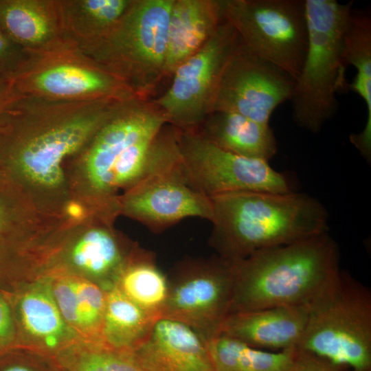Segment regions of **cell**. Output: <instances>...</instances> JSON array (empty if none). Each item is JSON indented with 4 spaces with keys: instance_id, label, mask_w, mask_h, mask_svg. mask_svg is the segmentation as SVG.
<instances>
[{
    "instance_id": "6da1fadb",
    "label": "cell",
    "mask_w": 371,
    "mask_h": 371,
    "mask_svg": "<svg viewBox=\"0 0 371 371\" xmlns=\"http://www.w3.org/2000/svg\"><path fill=\"white\" fill-rule=\"evenodd\" d=\"M210 198L209 245L229 262L328 232L325 207L307 194L245 191Z\"/></svg>"
},
{
    "instance_id": "7a4b0ae2",
    "label": "cell",
    "mask_w": 371,
    "mask_h": 371,
    "mask_svg": "<svg viewBox=\"0 0 371 371\" xmlns=\"http://www.w3.org/2000/svg\"><path fill=\"white\" fill-rule=\"evenodd\" d=\"M339 260V247L327 232L232 262L235 282L229 313L308 305L340 271Z\"/></svg>"
},
{
    "instance_id": "3957f363",
    "label": "cell",
    "mask_w": 371,
    "mask_h": 371,
    "mask_svg": "<svg viewBox=\"0 0 371 371\" xmlns=\"http://www.w3.org/2000/svg\"><path fill=\"white\" fill-rule=\"evenodd\" d=\"M126 104L115 98L47 99L46 125L38 131L20 136L0 123V151L35 183L58 186L63 181L64 159L78 151Z\"/></svg>"
},
{
    "instance_id": "277c9868",
    "label": "cell",
    "mask_w": 371,
    "mask_h": 371,
    "mask_svg": "<svg viewBox=\"0 0 371 371\" xmlns=\"http://www.w3.org/2000/svg\"><path fill=\"white\" fill-rule=\"evenodd\" d=\"M297 348L341 371H371V291L345 271L308 304Z\"/></svg>"
},
{
    "instance_id": "5b68a950",
    "label": "cell",
    "mask_w": 371,
    "mask_h": 371,
    "mask_svg": "<svg viewBox=\"0 0 371 371\" xmlns=\"http://www.w3.org/2000/svg\"><path fill=\"white\" fill-rule=\"evenodd\" d=\"M308 32L306 54L291 97L292 120L319 132L337 113L338 90L346 87L343 39L352 1L304 0Z\"/></svg>"
},
{
    "instance_id": "8992f818",
    "label": "cell",
    "mask_w": 371,
    "mask_h": 371,
    "mask_svg": "<svg viewBox=\"0 0 371 371\" xmlns=\"http://www.w3.org/2000/svg\"><path fill=\"white\" fill-rule=\"evenodd\" d=\"M174 0L133 1L106 34L79 48L132 91L164 74L168 27Z\"/></svg>"
},
{
    "instance_id": "52a82bcc",
    "label": "cell",
    "mask_w": 371,
    "mask_h": 371,
    "mask_svg": "<svg viewBox=\"0 0 371 371\" xmlns=\"http://www.w3.org/2000/svg\"><path fill=\"white\" fill-rule=\"evenodd\" d=\"M27 54L13 79L22 95L59 100L129 99L131 91L126 85L67 37Z\"/></svg>"
},
{
    "instance_id": "ba28073f",
    "label": "cell",
    "mask_w": 371,
    "mask_h": 371,
    "mask_svg": "<svg viewBox=\"0 0 371 371\" xmlns=\"http://www.w3.org/2000/svg\"><path fill=\"white\" fill-rule=\"evenodd\" d=\"M221 4L222 16L235 28L245 48L295 80L308 47L304 0H229Z\"/></svg>"
},
{
    "instance_id": "9c48e42d",
    "label": "cell",
    "mask_w": 371,
    "mask_h": 371,
    "mask_svg": "<svg viewBox=\"0 0 371 371\" xmlns=\"http://www.w3.org/2000/svg\"><path fill=\"white\" fill-rule=\"evenodd\" d=\"M161 319L181 323L203 341L217 335L229 313L235 271L232 262L216 254L185 258L172 268Z\"/></svg>"
},
{
    "instance_id": "30bf717a",
    "label": "cell",
    "mask_w": 371,
    "mask_h": 371,
    "mask_svg": "<svg viewBox=\"0 0 371 371\" xmlns=\"http://www.w3.org/2000/svg\"><path fill=\"white\" fill-rule=\"evenodd\" d=\"M179 147L189 181L208 197L245 191L291 192L286 178L268 161L225 150L194 129L179 131Z\"/></svg>"
},
{
    "instance_id": "8fae6325",
    "label": "cell",
    "mask_w": 371,
    "mask_h": 371,
    "mask_svg": "<svg viewBox=\"0 0 371 371\" xmlns=\"http://www.w3.org/2000/svg\"><path fill=\"white\" fill-rule=\"evenodd\" d=\"M242 45L227 20L194 54L175 70L170 87L157 102L159 110L180 130H191L210 112L224 69Z\"/></svg>"
},
{
    "instance_id": "7c38bea8",
    "label": "cell",
    "mask_w": 371,
    "mask_h": 371,
    "mask_svg": "<svg viewBox=\"0 0 371 371\" xmlns=\"http://www.w3.org/2000/svg\"><path fill=\"white\" fill-rule=\"evenodd\" d=\"M294 85L289 75L250 53L242 44L223 71L210 113L234 112L269 124L273 111L291 99Z\"/></svg>"
},
{
    "instance_id": "4fadbf2b",
    "label": "cell",
    "mask_w": 371,
    "mask_h": 371,
    "mask_svg": "<svg viewBox=\"0 0 371 371\" xmlns=\"http://www.w3.org/2000/svg\"><path fill=\"white\" fill-rule=\"evenodd\" d=\"M122 207L155 233L187 218L210 221L212 216L210 198L192 186L181 157L131 188L122 199Z\"/></svg>"
},
{
    "instance_id": "5bb4252c",
    "label": "cell",
    "mask_w": 371,
    "mask_h": 371,
    "mask_svg": "<svg viewBox=\"0 0 371 371\" xmlns=\"http://www.w3.org/2000/svg\"><path fill=\"white\" fill-rule=\"evenodd\" d=\"M167 120L159 109L126 104L97 132L85 160L93 188L110 194V175L117 159L132 145L158 133Z\"/></svg>"
},
{
    "instance_id": "9a60e30c",
    "label": "cell",
    "mask_w": 371,
    "mask_h": 371,
    "mask_svg": "<svg viewBox=\"0 0 371 371\" xmlns=\"http://www.w3.org/2000/svg\"><path fill=\"white\" fill-rule=\"evenodd\" d=\"M308 317V305L275 306L229 313L220 333L252 347L280 351L297 348Z\"/></svg>"
},
{
    "instance_id": "2e32d148",
    "label": "cell",
    "mask_w": 371,
    "mask_h": 371,
    "mask_svg": "<svg viewBox=\"0 0 371 371\" xmlns=\"http://www.w3.org/2000/svg\"><path fill=\"white\" fill-rule=\"evenodd\" d=\"M146 371H215L204 341L189 327L159 319L133 352Z\"/></svg>"
},
{
    "instance_id": "e0dca14e",
    "label": "cell",
    "mask_w": 371,
    "mask_h": 371,
    "mask_svg": "<svg viewBox=\"0 0 371 371\" xmlns=\"http://www.w3.org/2000/svg\"><path fill=\"white\" fill-rule=\"evenodd\" d=\"M221 17V1H175L169 18L164 74L174 72L201 49L220 25Z\"/></svg>"
},
{
    "instance_id": "ac0fdd59",
    "label": "cell",
    "mask_w": 371,
    "mask_h": 371,
    "mask_svg": "<svg viewBox=\"0 0 371 371\" xmlns=\"http://www.w3.org/2000/svg\"><path fill=\"white\" fill-rule=\"evenodd\" d=\"M0 25L27 53L65 38L59 1L0 0Z\"/></svg>"
},
{
    "instance_id": "d6986e66",
    "label": "cell",
    "mask_w": 371,
    "mask_h": 371,
    "mask_svg": "<svg viewBox=\"0 0 371 371\" xmlns=\"http://www.w3.org/2000/svg\"><path fill=\"white\" fill-rule=\"evenodd\" d=\"M197 131L217 146L247 157L269 161L278 145L269 124L230 111H212Z\"/></svg>"
},
{
    "instance_id": "ffe728a7",
    "label": "cell",
    "mask_w": 371,
    "mask_h": 371,
    "mask_svg": "<svg viewBox=\"0 0 371 371\" xmlns=\"http://www.w3.org/2000/svg\"><path fill=\"white\" fill-rule=\"evenodd\" d=\"M343 60L357 70L346 87L365 102L367 120L363 131L350 135V142L363 157L371 155V19L352 11L343 39Z\"/></svg>"
},
{
    "instance_id": "44dd1931",
    "label": "cell",
    "mask_w": 371,
    "mask_h": 371,
    "mask_svg": "<svg viewBox=\"0 0 371 371\" xmlns=\"http://www.w3.org/2000/svg\"><path fill=\"white\" fill-rule=\"evenodd\" d=\"M159 319L114 285L106 291L102 346L115 350L133 352L148 338Z\"/></svg>"
},
{
    "instance_id": "7402d4cb",
    "label": "cell",
    "mask_w": 371,
    "mask_h": 371,
    "mask_svg": "<svg viewBox=\"0 0 371 371\" xmlns=\"http://www.w3.org/2000/svg\"><path fill=\"white\" fill-rule=\"evenodd\" d=\"M215 371H291L297 348L269 351L223 333L204 341Z\"/></svg>"
},
{
    "instance_id": "603a6c76",
    "label": "cell",
    "mask_w": 371,
    "mask_h": 371,
    "mask_svg": "<svg viewBox=\"0 0 371 371\" xmlns=\"http://www.w3.org/2000/svg\"><path fill=\"white\" fill-rule=\"evenodd\" d=\"M52 288L66 323L101 338L106 291L93 282L76 277L61 279Z\"/></svg>"
},
{
    "instance_id": "cb8c5ba5",
    "label": "cell",
    "mask_w": 371,
    "mask_h": 371,
    "mask_svg": "<svg viewBox=\"0 0 371 371\" xmlns=\"http://www.w3.org/2000/svg\"><path fill=\"white\" fill-rule=\"evenodd\" d=\"M115 285L142 309L161 319L168 295V278L157 265L153 251L137 247Z\"/></svg>"
},
{
    "instance_id": "d4e9b609",
    "label": "cell",
    "mask_w": 371,
    "mask_h": 371,
    "mask_svg": "<svg viewBox=\"0 0 371 371\" xmlns=\"http://www.w3.org/2000/svg\"><path fill=\"white\" fill-rule=\"evenodd\" d=\"M132 1H59L65 36L80 45L109 31L122 18Z\"/></svg>"
},
{
    "instance_id": "484cf974",
    "label": "cell",
    "mask_w": 371,
    "mask_h": 371,
    "mask_svg": "<svg viewBox=\"0 0 371 371\" xmlns=\"http://www.w3.org/2000/svg\"><path fill=\"white\" fill-rule=\"evenodd\" d=\"M133 252L128 256L112 232L96 227L87 232L76 242L71 260L78 269L106 282L110 289L115 284Z\"/></svg>"
},
{
    "instance_id": "4316f807",
    "label": "cell",
    "mask_w": 371,
    "mask_h": 371,
    "mask_svg": "<svg viewBox=\"0 0 371 371\" xmlns=\"http://www.w3.org/2000/svg\"><path fill=\"white\" fill-rule=\"evenodd\" d=\"M19 313L26 331L49 348L56 347L66 337V322L48 284L36 285L26 291L20 300Z\"/></svg>"
},
{
    "instance_id": "83f0119b",
    "label": "cell",
    "mask_w": 371,
    "mask_h": 371,
    "mask_svg": "<svg viewBox=\"0 0 371 371\" xmlns=\"http://www.w3.org/2000/svg\"><path fill=\"white\" fill-rule=\"evenodd\" d=\"M66 371H146L133 352L99 347L65 360Z\"/></svg>"
},
{
    "instance_id": "f1b7e54d",
    "label": "cell",
    "mask_w": 371,
    "mask_h": 371,
    "mask_svg": "<svg viewBox=\"0 0 371 371\" xmlns=\"http://www.w3.org/2000/svg\"><path fill=\"white\" fill-rule=\"evenodd\" d=\"M27 56V52L15 43L0 25V74L13 80Z\"/></svg>"
},
{
    "instance_id": "f546056e",
    "label": "cell",
    "mask_w": 371,
    "mask_h": 371,
    "mask_svg": "<svg viewBox=\"0 0 371 371\" xmlns=\"http://www.w3.org/2000/svg\"><path fill=\"white\" fill-rule=\"evenodd\" d=\"M8 194L0 188V261L12 242L16 225V214ZM1 263V262H0Z\"/></svg>"
},
{
    "instance_id": "4dcf8cb0",
    "label": "cell",
    "mask_w": 371,
    "mask_h": 371,
    "mask_svg": "<svg viewBox=\"0 0 371 371\" xmlns=\"http://www.w3.org/2000/svg\"><path fill=\"white\" fill-rule=\"evenodd\" d=\"M53 368L43 362L22 357H0V371H55Z\"/></svg>"
},
{
    "instance_id": "1f68e13d",
    "label": "cell",
    "mask_w": 371,
    "mask_h": 371,
    "mask_svg": "<svg viewBox=\"0 0 371 371\" xmlns=\"http://www.w3.org/2000/svg\"><path fill=\"white\" fill-rule=\"evenodd\" d=\"M297 350V359L291 371H341L314 355Z\"/></svg>"
},
{
    "instance_id": "d6a6232c",
    "label": "cell",
    "mask_w": 371,
    "mask_h": 371,
    "mask_svg": "<svg viewBox=\"0 0 371 371\" xmlns=\"http://www.w3.org/2000/svg\"><path fill=\"white\" fill-rule=\"evenodd\" d=\"M13 322L8 303L0 297V351L10 342L13 335Z\"/></svg>"
},
{
    "instance_id": "836d02e7",
    "label": "cell",
    "mask_w": 371,
    "mask_h": 371,
    "mask_svg": "<svg viewBox=\"0 0 371 371\" xmlns=\"http://www.w3.org/2000/svg\"><path fill=\"white\" fill-rule=\"evenodd\" d=\"M21 95L16 89L12 80L0 74V111Z\"/></svg>"
},
{
    "instance_id": "e575fe53",
    "label": "cell",
    "mask_w": 371,
    "mask_h": 371,
    "mask_svg": "<svg viewBox=\"0 0 371 371\" xmlns=\"http://www.w3.org/2000/svg\"><path fill=\"white\" fill-rule=\"evenodd\" d=\"M67 213L74 218H78L82 214V208L77 203H73L68 205Z\"/></svg>"
}]
</instances>
